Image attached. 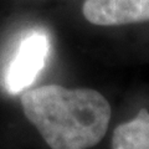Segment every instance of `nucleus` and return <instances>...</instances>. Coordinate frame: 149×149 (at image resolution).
Segmentation results:
<instances>
[{"label":"nucleus","instance_id":"7ed1b4c3","mask_svg":"<svg viewBox=\"0 0 149 149\" xmlns=\"http://www.w3.org/2000/svg\"><path fill=\"white\" fill-rule=\"evenodd\" d=\"M87 21L98 26H120L149 21V0H87L82 6Z\"/></svg>","mask_w":149,"mask_h":149},{"label":"nucleus","instance_id":"f03ea898","mask_svg":"<svg viewBox=\"0 0 149 149\" xmlns=\"http://www.w3.org/2000/svg\"><path fill=\"white\" fill-rule=\"evenodd\" d=\"M50 51L49 37L35 31L21 41L6 73V87L11 93L26 90L44 68Z\"/></svg>","mask_w":149,"mask_h":149},{"label":"nucleus","instance_id":"f257e3e1","mask_svg":"<svg viewBox=\"0 0 149 149\" xmlns=\"http://www.w3.org/2000/svg\"><path fill=\"white\" fill-rule=\"evenodd\" d=\"M25 117L51 149H90L109 127L112 109L106 97L91 88L46 85L21 95Z\"/></svg>","mask_w":149,"mask_h":149},{"label":"nucleus","instance_id":"20e7f679","mask_svg":"<svg viewBox=\"0 0 149 149\" xmlns=\"http://www.w3.org/2000/svg\"><path fill=\"white\" fill-rule=\"evenodd\" d=\"M111 149H149V112L141 109L129 122L113 132Z\"/></svg>","mask_w":149,"mask_h":149}]
</instances>
